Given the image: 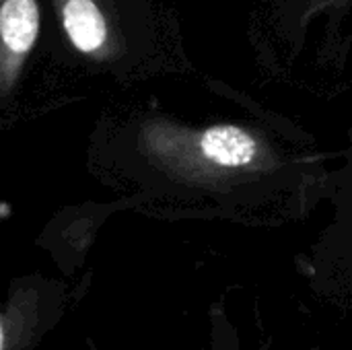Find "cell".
<instances>
[{"label":"cell","mask_w":352,"mask_h":350,"mask_svg":"<svg viewBox=\"0 0 352 350\" xmlns=\"http://www.w3.org/2000/svg\"><path fill=\"white\" fill-rule=\"evenodd\" d=\"M169 161L186 167L188 173L202 175H227L233 171L262 169L266 161L264 142L245 128L239 126H214L200 132L182 134L179 151H159Z\"/></svg>","instance_id":"1"},{"label":"cell","mask_w":352,"mask_h":350,"mask_svg":"<svg viewBox=\"0 0 352 350\" xmlns=\"http://www.w3.org/2000/svg\"><path fill=\"white\" fill-rule=\"evenodd\" d=\"M305 2L309 6V12H318L322 8H326L330 4H336V2H342V0H305Z\"/></svg>","instance_id":"4"},{"label":"cell","mask_w":352,"mask_h":350,"mask_svg":"<svg viewBox=\"0 0 352 350\" xmlns=\"http://www.w3.org/2000/svg\"><path fill=\"white\" fill-rule=\"evenodd\" d=\"M39 35L37 0L0 2V93L8 97Z\"/></svg>","instance_id":"2"},{"label":"cell","mask_w":352,"mask_h":350,"mask_svg":"<svg viewBox=\"0 0 352 350\" xmlns=\"http://www.w3.org/2000/svg\"><path fill=\"white\" fill-rule=\"evenodd\" d=\"M72 47L93 60L113 54V35L99 0H54Z\"/></svg>","instance_id":"3"}]
</instances>
